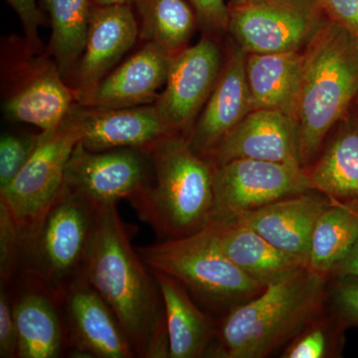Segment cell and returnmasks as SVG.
I'll use <instances>...</instances> for the list:
<instances>
[{
	"label": "cell",
	"mask_w": 358,
	"mask_h": 358,
	"mask_svg": "<svg viewBox=\"0 0 358 358\" xmlns=\"http://www.w3.org/2000/svg\"><path fill=\"white\" fill-rule=\"evenodd\" d=\"M84 277L114 313L136 357H169L159 284L154 271L134 248L117 203L96 209Z\"/></svg>",
	"instance_id": "cell-1"
},
{
	"label": "cell",
	"mask_w": 358,
	"mask_h": 358,
	"mask_svg": "<svg viewBox=\"0 0 358 358\" xmlns=\"http://www.w3.org/2000/svg\"><path fill=\"white\" fill-rule=\"evenodd\" d=\"M303 53L294 117L299 159L308 169L331 129L358 99V38L329 20Z\"/></svg>",
	"instance_id": "cell-2"
},
{
	"label": "cell",
	"mask_w": 358,
	"mask_h": 358,
	"mask_svg": "<svg viewBox=\"0 0 358 358\" xmlns=\"http://www.w3.org/2000/svg\"><path fill=\"white\" fill-rule=\"evenodd\" d=\"M145 152L152 178L129 201L138 217L162 240L203 229L213 205V164L196 154L182 134L166 136Z\"/></svg>",
	"instance_id": "cell-3"
},
{
	"label": "cell",
	"mask_w": 358,
	"mask_h": 358,
	"mask_svg": "<svg viewBox=\"0 0 358 358\" xmlns=\"http://www.w3.org/2000/svg\"><path fill=\"white\" fill-rule=\"evenodd\" d=\"M326 278L303 266L236 306L217 331L218 357L262 358L292 341L319 319L327 296Z\"/></svg>",
	"instance_id": "cell-4"
},
{
	"label": "cell",
	"mask_w": 358,
	"mask_h": 358,
	"mask_svg": "<svg viewBox=\"0 0 358 358\" xmlns=\"http://www.w3.org/2000/svg\"><path fill=\"white\" fill-rule=\"evenodd\" d=\"M136 250L148 267L171 275L213 308L254 298L265 289L224 255L207 226L192 235Z\"/></svg>",
	"instance_id": "cell-5"
},
{
	"label": "cell",
	"mask_w": 358,
	"mask_h": 358,
	"mask_svg": "<svg viewBox=\"0 0 358 358\" xmlns=\"http://www.w3.org/2000/svg\"><path fill=\"white\" fill-rule=\"evenodd\" d=\"M96 208L62 188L36 234L23 246L20 272L35 275L62 296L84 275Z\"/></svg>",
	"instance_id": "cell-6"
},
{
	"label": "cell",
	"mask_w": 358,
	"mask_h": 358,
	"mask_svg": "<svg viewBox=\"0 0 358 358\" xmlns=\"http://www.w3.org/2000/svg\"><path fill=\"white\" fill-rule=\"evenodd\" d=\"M79 134L69 117L40 141L20 173L0 189V201L10 212L23 246L34 237L64 185L66 167L79 143Z\"/></svg>",
	"instance_id": "cell-7"
},
{
	"label": "cell",
	"mask_w": 358,
	"mask_h": 358,
	"mask_svg": "<svg viewBox=\"0 0 358 358\" xmlns=\"http://www.w3.org/2000/svg\"><path fill=\"white\" fill-rule=\"evenodd\" d=\"M229 9L227 32L247 54L303 51L329 21L319 0H247Z\"/></svg>",
	"instance_id": "cell-8"
},
{
	"label": "cell",
	"mask_w": 358,
	"mask_h": 358,
	"mask_svg": "<svg viewBox=\"0 0 358 358\" xmlns=\"http://www.w3.org/2000/svg\"><path fill=\"white\" fill-rule=\"evenodd\" d=\"M213 166L208 224L232 222L246 212L313 190L307 169L299 164L237 159Z\"/></svg>",
	"instance_id": "cell-9"
},
{
	"label": "cell",
	"mask_w": 358,
	"mask_h": 358,
	"mask_svg": "<svg viewBox=\"0 0 358 358\" xmlns=\"http://www.w3.org/2000/svg\"><path fill=\"white\" fill-rule=\"evenodd\" d=\"M148 152L138 148L91 152L78 143L66 167L63 189L93 207L129 201L152 178Z\"/></svg>",
	"instance_id": "cell-10"
},
{
	"label": "cell",
	"mask_w": 358,
	"mask_h": 358,
	"mask_svg": "<svg viewBox=\"0 0 358 358\" xmlns=\"http://www.w3.org/2000/svg\"><path fill=\"white\" fill-rule=\"evenodd\" d=\"M224 59L212 37L171 57L164 91L155 106L169 129L187 136L217 83Z\"/></svg>",
	"instance_id": "cell-11"
},
{
	"label": "cell",
	"mask_w": 358,
	"mask_h": 358,
	"mask_svg": "<svg viewBox=\"0 0 358 358\" xmlns=\"http://www.w3.org/2000/svg\"><path fill=\"white\" fill-rule=\"evenodd\" d=\"M8 288L17 329V358H57L68 353L62 296L26 272H20Z\"/></svg>",
	"instance_id": "cell-12"
},
{
	"label": "cell",
	"mask_w": 358,
	"mask_h": 358,
	"mask_svg": "<svg viewBox=\"0 0 358 358\" xmlns=\"http://www.w3.org/2000/svg\"><path fill=\"white\" fill-rule=\"evenodd\" d=\"M62 306L68 353L82 357H136L114 313L84 275L66 289Z\"/></svg>",
	"instance_id": "cell-13"
},
{
	"label": "cell",
	"mask_w": 358,
	"mask_h": 358,
	"mask_svg": "<svg viewBox=\"0 0 358 358\" xmlns=\"http://www.w3.org/2000/svg\"><path fill=\"white\" fill-rule=\"evenodd\" d=\"M79 143L91 152L119 148L148 150L176 134L162 120L155 103L122 109H102L75 103L69 115Z\"/></svg>",
	"instance_id": "cell-14"
},
{
	"label": "cell",
	"mask_w": 358,
	"mask_h": 358,
	"mask_svg": "<svg viewBox=\"0 0 358 358\" xmlns=\"http://www.w3.org/2000/svg\"><path fill=\"white\" fill-rule=\"evenodd\" d=\"M138 36L140 28L129 3L92 6L86 45L70 80L78 103L93 93Z\"/></svg>",
	"instance_id": "cell-15"
},
{
	"label": "cell",
	"mask_w": 358,
	"mask_h": 358,
	"mask_svg": "<svg viewBox=\"0 0 358 358\" xmlns=\"http://www.w3.org/2000/svg\"><path fill=\"white\" fill-rule=\"evenodd\" d=\"M246 58V52L232 41L217 83L186 136L192 150L206 159L226 134L254 110L247 81Z\"/></svg>",
	"instance_id": "cell-16"
},
{
	"label": "cell",
	"mask_w": 358,
	"mask_h": 358,
	"mask_svg": "<svg viewBox=\"0 0 358 358\" xmlns=\"http://www.w3.org/2000/svg\"><path fill=\"white\" fill-rule=\"evenodd\" d=\"M237 159L301 166L294 117L278 110H254L226 134L207 157L213 166Z\"/></svg>",
	"instance_id": "cell-17"
},
{
	"label": "cell",
	"mask_w": 358,
	"mask_h": 358,
	"mask_svg": "<svg viewBox=\"0 0 358 358\" xmlns=\"http://www.w3.org/2000/svg\"><path fill=\"white\" fill-rule=\"evenodd\" d=\"M331 203L326 195L310 190L246 212L232 222L251 228L277 248L307 265L315 224Z\"/></svg>",
	"instance_id": "cell-18"
},
{
	"label": "cell",
	"mask_w": 358,
	"mask_h": 358,
	"mask_svg": "<svg viewBox=\"0 0 358 358\" xmlns=\"http://www.w3.org/2000/svg\"><path fill=\"white\" fill-rule=\"evenodd\" d=\"M4 103L13 121L32 124L41 133L57 129L77 103V94L61 75L55 61L40 60L28 68Z\"/></svg>",
	"instance_id": "cell-19"
},
{
	"label": "cell",
	"mask_w": 358,
	"mask_h": 358,
	"mask_svg": "<svg viewBox=\"0 0 358 358\" xmlns=\"http://www.w3.org/2000/svg\"><path fill=\"white\" fill-rule=\"evenodd\" d=\"M171 57L159 45L147 42L124 64L103 78L80 105L102 109L152 105L166 83Z\"/></svg>",
	"instance_id": "cell-20"
},
{
	"label": "cell",
	"mask_w": 358,
	"mask_h": 358,
	"mask_svg": "<svg viewBox=\"0 0 358 358\" xmlns=\"http://www.w3.org/2000/svg\"><path fill=\"white\" fill-rule=\"evenodd\" d=\"M307 169L313 190L358 210V99L343 115Z\"/></svg>",
	"instance_id": "cell-21"
},
{
	"label": "cell",
	"mask_w": 358,
	"mask_h": 358,
	"mask_svg": "<svg viewBox=\"0 0 358 358\" xmlns=\"http://www.w3.org/2000/svg\"><path fill=\"white\" fill-rule=\"evenodd\" d=\"M206 226L213 232L224 255L264 287L307 266L301 259L277 248L256 231L241 224L210 223Z\"/></svg>",
	"instance_id": "cell-22"
},
{
	"label": "cell",
	"mask_w": 358,
	"mask_h": 358,
	"mask_svg": "<svg viewBox=\"0 0 358 358\" xmlns=\"http://www.w3.org/2000/svg\"><path fill=\"white\" fill-rule=\"evenodd\" d=\"M152 271L166 310L169 357H204L217 336L213 320L196 307L180 282L164 273Z\"/></svg>",
	"instance_id": "cell-23"
},
{
	"label": "cell",
	"mask_w": 358,
	"mask_h": 358,
	"mask_svg": "<svg viewBox=\"0 0 358 358\" xmlns=\"http://www.w3.org/2000/svg\"><path fill=\"white\" fill-rule=\"evenodd\" d=\"M303 62V51L247 54V81L254 110H278L294 117Z\"/></svg>",
	"instance_id": "cell-24"
},
{
	"label": "cell",
	"mask_w": 358,
	"mask_h": 358,
	"mask_svg": "<svg viewBox=\"0 0 358 358\" xmlns=\"http://www.w3.org/2000/svg\"><path fill=\"white\" fill-rule=\"evenodd\" d=\"M357 241L358 210L333 202L315 224L307 267L324 277L334 274Z\"/></svg>",
	"instance_id": "cell-25"
},
{
	"label": "cell",
	"mask_w": 358,
	"mask_h": 358,
	"mask_svg": "<svg viewBox=\"0 0 358 358\" xmlns=\"http://www.w3.org/2000/svg\"><path fill=\"white\" fill-rule=\"evenodd\" d=\"M51 20L49 52L66 82L74 74L86 45L90 0H44Z\"/></svg>",
	"instance_id": "cell-26"
},
{
	"label": "cell",
	"mask_w": 358,
	"mask_h": 358,
	"mask_svg": "<svg viewBox=\"0 0 358 358\" xmlns=\"http://www.w3.org/2000/svg\"><path fill=\"white\" fill-rule=\"evenodd\" d=\"M141 15V39L159 45L171 56L192 39L196 20L186 0H133Z\"/></svg>",
	"instance_id": "cell-27"
},
{
	"label": "cell",
	"mask_w": 358,
	"mask_h": 358,
	"mask_svg": "<svg viewBox=\"0 0 358 358\" xmlns=\"http://www.w3.org/2000/svg\"><path fill=\"white\" fill-rule=\"evenodd\" d=\"M345 324L338 319L324 317L313 320L293 338L286 348L284 358H326L338 355L341 348Z\"/></svg>",
	"instance_id": "cell-28"
},
{
	"label": "cell",
	"mask_w": 358,
	"mask_h": 358,
	"mask_svg": "<svg viewBox=\"0 0 358 358\" xmlns=\"http://www.w3.org/2000/svg\"><path fill=\"white\" fill-rule=\"evenodd\" d=\"M40 141V134L7 133L0 138V189L16 178L31 157Z\"/></svg>",
	"instance_id": "cell-29"
},
{
	"label": "cell",
	"mask_w": 358,
	"mask_h": 358,
	"mask_svg": "<svg viewBox=\"0 0 358 358\" xmlns=\"http://www.w3.org/2000/svg\"><path fill=\"white\" fill-rule=\"evenodd\" d=\"M21 241L15 221L0 201V285L9 286L20 273Z\"/></svg>",
	"instance_id": "cell-30"
},
{
	"label": "cell",
	"mask_w": 358,
	"mask_h": 358,
	"mask_svg": "<svg viewBox=\"0 0 358 358\" xmlns=\"http://www.w3.org/2000/svg\"><path fill=\"white\" fill-rule=\"evenodd\" d=\"M336 319L345 327H358V278L339 277L331 291Z\"/></svg>",
	"instance_id": "cell-31"
},
{
	"label": "cell",
	"mask_w": 358,
	"mask_h": 358,
	"mask_svg": "<svg viewBox=\"0 0 358 358\" xmlns=\"http://www.w3.org/2000/svg\"><path fill=\"white\" fill-rule=\"evenodd\" d=\"M18 336L8 286L0 285V357L17 358Z\"/></svg>",
	"instance_id": "cell-32"
},
{
	"label": "cell",
	"mask_w": 358,
	"mask_h": 358,
	"mask_svg": "<svg viewBox=\"0 0 358 358\" xmlns=\"http://www.w3.org/2000/svg\"><path fill=\"white\" fill-rule=\"evenodd\" d=\"M207 31L218 34L228 31L229 6L225 0H187Z\"/></svg>",
	"instance_id": "cell-33"
},
{
	"label": "cell",
	"mask_w": 358,
	"mask_h": 358,
	"mask_svg": "<svg viewBox=\"0 0 358 358\" xmlns=\"http://www.w3.org/2000/svg\"><path fill=\"white\" fill-rule=\"evenodd\" d=\"M13 7L22 23L25 42L32 51L41 47L38 36L40 25L43 24V16L36 6V0H6Z\"/></svg>",
	"instance_id": "cell-34"
},
{
	"label": "cell",
	"mask_w": 358,
	"mask_h": 358,
	"mask_svg": "<svg viewBox=\"0 0 358 358\" xmlns=\"http://www.w3.org/2000/svg\"><path fill=\"white\" fill-rule=\"evenodd\" d=\"M329 20L343 26L358 38V0H319Z\"/></svg>",
	"instance_id": "cell-35"
},
{
	"label": "cell",
	"mask_w": 358,
	"mask_h": 358,
	"mask_svg": "<svg viewBox=\"0 0 358 358\" xmlns=\"http://www.w3.org/2000/svg\"><path fill=\"white\" fill-rule=\"evenodd\" d=\"M334 274L338 277L350 275V277L358 278V241L353 246L350 254L345 257V260L334 270Z\"/></svg>",
	"instance_id": "cell-36"
},
{
	"label": "cell",
	"mask_w": 358,
	"mask_h": 358,
	"mask_svg": "<svg viewBox=\"0 0 358 358\" xmlns=\"http://www.w3.org/2000/svg\"><path fill=\"white\" fill-rule=\"evenodd\" d=\"M131 0H94L95 6H119V4H127Z\"/></svg>",
	"instance_id": "cell-37"
},
{
	"label": "cell",
	"mask_w": 358,
	"mask_h": 358,
	"mask_svg": "<svg viewBox=\"0 0 358 358\" xmlns=\"http://www.w3.org/2000/svg\"><path fill=\"white\" fill-rule=\"evenodd\" d=\"M245 1H247V0H230L229 7L236 6L238 4L243 3Z\"/></svg>",
	"instance_id": "cell-38"
}]
</instances>
